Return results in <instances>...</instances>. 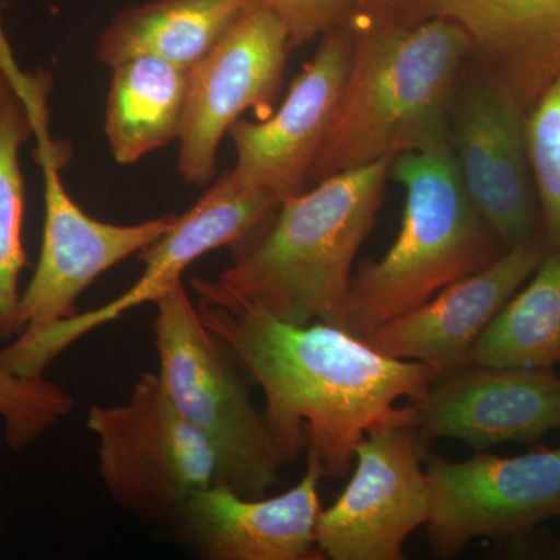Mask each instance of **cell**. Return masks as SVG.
<instances>
[{
  "label": "cell",
  "instance_id": "cell-21",
  "mask_svg": "<svg viewBox=\"0 0 560 560\" xmlns=\"http://www.w3.org/2000/svg\"><path fill=\"white\" fill-rule=\"evenodd\" d=\"M469 364L555 370L560 364V250L551 249L526 285L490 320Z\"/></svg>",
  "mask_w": 560,
  "mask_h": 560
},
{
  "label": "cell",
  "instance_id": "cell-26",
  "mask_svg": "<svg viewBox=\"0 0 560 560\" xmlns=\"http://www.w3.org/2000/svg\"><path fill=\"white\" fill-rule=\"evenodd\" d=\"M405 2H408V0H366L363 11L394 10L404 5Z\"/></svg>",
  "mask_w": 560,
  "mask_h": 560
},
{
  "label": "cell",
  "instance_id": "cell-22",
  "mask_svg": "<svg viewBox=\"0 0 560 560\" xmlns=\"http://www.w3.org/2000/svg\"><path fill=\"white\" fill-rule=\"evenodd\" d=\"M526 145L541 232L560 250V73L526 114Z\"/></svg>",
  "mask_w": 560,
  "mask_h": 560
},
{
  "label": "cell",
  "instance_id": "cell-4",
  "mask_svg": "<svg viewBox=\"0 0 560 560\" xmlns=\"http://www.w3.org/2000/svg\"><path fill=\"white\" fill-rule=\"evenodd\" d=\"M390 178L407 195L399 235L350 283L345 329L361 340L508 250L467 197L448 145L397 158Z\"/></svg>",
  "mask_w": 560,
  "mask_h": 560
},
{
  "label": "cell",
  "instance_id": "cell-7",
  "mask_svg": "<svg viewBox=\"0 0 560 560\" xmlns=\"http://www.w3.org/2000/svg\"><path fill=\"white\" fill-rule=\"evenodd\" d=\"M270 191L224 173L171 230L140 253L145 270L138 282L101 307L77 313L38 331H24L0 349V368L22 377H46L47 368L77 341L161 298L195 260L212 250L235 249L253 238L280 206Z\"/></svg>",
  "mask_w": 560,
  "mask_h": 560
},
{
  "label": "cell",
  "instance_id": "cell-6",
  "mask_svg": "<svg viewBox=\"0 0 560 560\" xmlns=\"http://www.w3.org/2000/svg\"><path fill=\"white\" fill-rule=\"evenodd\" d=\"M98 474L121 510L150 522H176L187 501L217 485L215 453L183 418L160 374H143L130 399L94 405Z\"/></svg>",
  "mask_w": 560,
  "mask_h": 560
},
{
  "label": "cell",
  "instance_id": "cell-13",
  "mask_svg": "<svg viewBox=\"0 0 560 560\" xmlns=\"http://www.w3.org/2000/svg\"><path fill=\"white\" fill-rule=\"evenodd\" d=\"M350 25L320 36L315 55L291 83L271 117L237 120L230 130L235 160L231 173L242 183L270 191L280 201L307 190L319 160L352 58Z\"/></svg>",
  "mask_w": 560,
  "mask_h": 560
},
{
  "label": "cell",
  "instance_id": "cell-23",
  "mask_svg": "<svg viewBox=\"0 0 560 560\" xmlns=\"http://www.w3.org/2000/svg\"><path fill=\"white\" fill-rule=\"evenodd\" d=\"M75 408L68 390L46 377H22L0 368V419L5 442L22 451L54 430Z\"/></svg>",
  "mask_w": 560,
  "mask_h": 560
},
{
  "label": "cell",
  "instance_id": "cell-18",
  "mask_svg": "<svg viewBox=\"0 0 560 560\" xmlns=\"http://www.w3.org/2000/svg\"><path fill=\"white\" fill-rule=\"evenodd\" d=\"M259 0H149L117 14L103 31L97 58L113 68L154 55L190 70Z\"/></svg>",
  "mask_w": 560,
  "mask_h": 560
},
{
  "label": "cell",
  "instance_id": "cell-16",
  "mask_svg": "<svg viewBox=\"0 0 560 560\" xmlns=\"http://www.w3.org/2000/svg\"><path fill=\"white\" fill-rule=\"evenodd\" d=\"M323 471L307 459L294 488L246 499L224 485L195 493L178 517L184 540L210 560H318L316 545Z\"/></svg>",
  "mask_w": 560,
  "mask_h": 560
},
{
  "label": "cell",
  "instance_id": "cell-17",
  "mask_svg": "<svg viewBox=\"0 0 560 560\" xmlns=\"http://www.w3.org/2000/svg\"><path fill=\"white\" fill-rule=\"evenodd\" d=\"M408 11L458 24L471 60L526 113L560 73V0H410Z\"/></svg>",
  "mask_w": 560,
  "mask_h": 560
},
{
  "label": "cell",
  "instance_id": "cell-11",
  "mask_svg": "<svg viewBox=\"0 0 560 560\" xmlns=\"http://www.w3.org/2000/svg\"><path fill=\"white\" fill-rule=\"evenodd\" d=\"M291 50L285 24L267 0H259L189 70L178 139V171L187 183H210L220 142L235 121L278 97Z\"/></svg>",
  "mask_w": 560,
  "mask_h": 560
},
{
  "label": "cell",
  "instance_id": "cell-3",
  "mask_svg": "<svg viewBox=\"0 0 560 560\" xmlns=\"http://www.w3.org/2000/svg\"><path fill=\"white\" fill-rule=\"evenodd\" d=\"M390 167L393 161L372 162L291 195L232 249L219 279L191 287L200 298L248 302L298 326L345 329L353 261L385 200Z\"/></svg>",
  "mask_w": 560,
  "mask_h": 560
},
{
  "label": "cell",
  "instance_id": "cell-20",
  "mask_svg": "<svg viewBox=\"0 0 560 560\" xmlns=\"http://www.w3.org/2000/svg\"><path fill=\"white\" fill-rule=\"evenodd\" d=\"M47 81V77H35L0 113V342L5 345L21 334L20 279L28 265L21 150L49 121Z\"/></svg>",
  "mask_w": 560,
  "mask_h": 560
},
{
  "label": "cell",
  "instance_id": "cell-12",
  "mask_svg": "<svg viewBox=\"0 0 560 560\" xmlns=\"http://www.w3.org/2000/svg\"><path fill=\"white\" fill-rule=\"evenodd\" d=\"M431 548L451 558L478 537H511L560 515V448L427 460Z\"/></svg>",
  "mask_w": 560,
  "mask_h": 560
},
{
  "label": "cell",
  "instance_id": "cell-2",
  "mask_svg": "<svg viewBox=\"0 0 560 560\" xmlns=\"http://www.w3.org/2000/svg\"><path fill=\"white\" fill-rule=\"evenodd\" d=\"M348 79L312 186L352 168L448 145L471 44L445 18L363 11L350 24Z\"/></svg>",
  "mask_w": 560,
  "mask_h": 560
},
{
  "label": "cell",
  "instance_id": "cell-9",
  "mask_svg": "<svg viewBox=\"0 0 560 560\" xmlns=\"http://www.w3.org/2000/svg\"><path fill=\"white\" fill-rule=\"evenodd\" d=\"M526 114L488 70L469 58L453 105L448 150L471 205L506 249L541 232Z\"/></svg>",
  "mask_w": 560,
  "mask_h": 560
},
{
  "label": "cell",
  "instance_id": "cell-14",
  "mask_svg": "<svg viewBox=\"0 0 560 560\" xmlns=\"http://www.w3.org/2000/svg\"><path fill=\"white\" fill-rule=\"evenodd\" d=\"M415 405L427 441L475 447L536 441L560 431V377L552 370L467 364L438 378Z\"/></svg>",
  "mask_w": 560,
  "mask_h": 560
},
{
  "label": "cell",
  "instance_id": "cell-10",
  "mask_svg": "<svg viewBox=\"0 0 560 560\" xmlns=\"http://www.w3.org/2000/svg\"><path fill=\"white\" fill-rule=\"evenodd\" d=\"M36 140L44 175V232L38 264L18 305L21 334L77 315L84 290L103 272L160 241L178 217L168 213L136 224L92 219L62 184L60 151L51 142L49 125L36 131Z\"/></svg>",
  "mask_w": 560,
  "mask_h": 560
},
{
  "label": "cell",
  "instance_id": "cell-25",
  "mask_svg": "<svg viewBox=\"0 0 560 560\" xmlns=\"http://www.w3.org/2000/svg\"><path fill=\"white\" fill-rule=\"evenodd\" d=\"M33 80L35 77L25 75L18 68L13 51H11L9 40H7L2 24H0V113L16 95L27 90Z\"/></svg>",
  "mask_w": 560,
  "mask_h": 560
},
{
  "label": "cell",
  "instance_id": "cell-5",
  "mask_svg": "<svg viewBox=\"0 0 560 560\" xmlns=\"http://www.w3.org/2000/svg\"><path fill=\"white\" fill-rule=\"evenodd\" d=\"M154 348L162 385L215 453L217 485L261 499L280 485V458L237 360L209 330L183 280L154 301Z\"/></svg>",
  "mask_w": 560,
  "mask_h": 560
},
{
  "label": "cell",
  "instance_id": "cell-19",
  "mask_svg": "<svg viewBox=\"0 0 560 560\" xmlns=\"http://www.w3.org/2000/svg\"><path fill=\"white\" fill-rule=\"evenodd\" d=\"M105 132L114 160L135 164L179 139L189 91V70L138 55L113 68Z\"/></svg>",
  "mask_w": 560,
  "mask_h": 560
},
{
  "label": "cell",
  "instance_id": "cell-24",
  "mask_svg": "<svg viewBox=\"0 0 560 560\" xmlns=\"http://www.w3.org/2000/svg\"><path fill=\"white\" fill-rule=\"evenodd\" d=\"M285 24L291 47L305 46L335 28L352 24L366 0H267Z\"/></svg>",
  "mask_w": 560,
  "mask_h": 560
},
{
  "label": "cell",
  "instance_id": "cell-15",
  "mask_svg": "<svg viewBox=\"0 0 560 560\" xmlns=\"http://www.w3.org/2000/svg\"><path fill=\"white\" fill-rule=\"evenodd\" d=\"M551 248L544 232L508 249L485 270L440 291L425 304L374 331L372 348L418 361L440 377L469 364L471 348L503 305L525 285Z\"/></svg>",
  "mask_w": 560,
  "mask_h": 560
},
{
  "label": "cell",
  "instance_id": "cell-8",
  "mask_svg": "<svg viewBox=\"0 0 560 560\" xmlns=\"http://www.w3.org/2000/svg\"><path fill=\"white\" fill-rule=\"evenodd\" d=\"M425 442L415 404L364 434L349 485L319 514L316 545L324 559H405L408 537L430 518Z\"/></svg>",
  "mask_w": 560,
  "mask_h": 560
},
{
  "label": "cell",
  "instance_id": "cell-1",
  "mask_svg": "<svg viewBox=\"0 0 560 560\" xmlns=\"http://www.w3.org/2000/svg\"><path fill=\"white\" fill-rule=\"evenodd\" d=\"M201 319L265 394L264 418L283 463L302 452L323 477L348 475L368 431L422 400L440 378L341 327L287 323L231 300L200 298Z\"/></svg>",
  "mask_w": 560,
  "mask_h": 560
}]
</instances>
